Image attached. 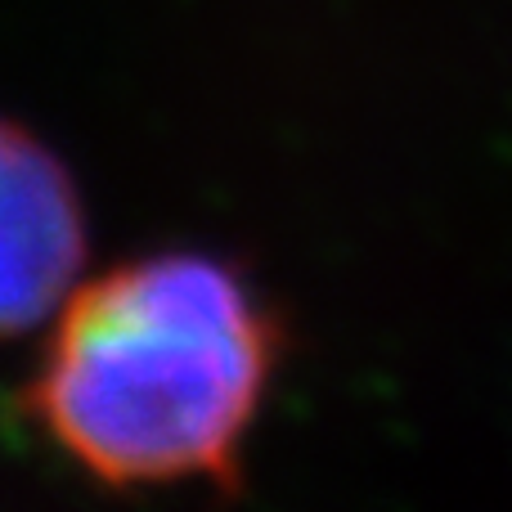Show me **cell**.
Instances as JSON below:
<instances>
[{"instance_id":"6da1fadb","label":"cell","mask_w":512,"mask_h":512,"mask_svg":"<svg viewBox=\"0 0 512 512\" xmlns=\"http://www.w3.org/2000/svg\"><path fill=\"white\" fill-rule=\"evenodd\" d=\"M283 364L274 301L216 252L131 256L72 288L18 405L108 495L239 490Z\"/></svg>"},{"instance_id":"7a4b0ae2","label":"cell","mask_w":512,"mask_h":512,"mask_svg":"<svg viewBox=\"0 0 512 512\" xmlns=\"http://www.w3.org/2000/svg\"><path fill=\"white\" fill-rule=\"evenodd\" d=\"M90 216L72 167L0 113V342L45 328L86 279Z\"/></svg>"}]
</instances>
